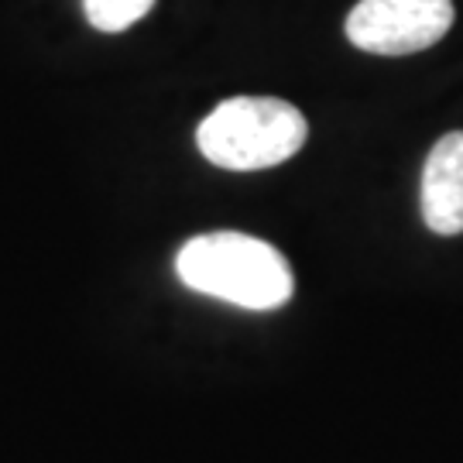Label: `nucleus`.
<instances>
[{"label":"nucleus","mask_w":463,"mask_h":463,"mask_svg":"<svg viewBox=\"0 0 463 463\" xmlns=\"http://www.w3.org/2000/svg\"><path fill=\"white\" fill-rule=\"evenodd\" d=\"M175 271L199 296H213L254 313H271L296 292L292 268L279 248L237 231L199 233L185 241Z\"/></svg>","instance_id":"nucleus-1"},{"label":"nucleus","mask_w":463,"mask_h":463,"mask_svg":"<svg viewBox=\"0 0 463 463\" xmlns=\"http://www.w3.org/2000/svg\"><path fill=\"white\" fill-rule=\"evenodd\" d=\"M309 137V124L288 99L231 97L196 128L206 162L227 172H261L288 162Z\"/></svg>","instance_id":"nucleus-2"},{"label":"nucleus","mask_w":463,"mask_h":463,"mask_svg":"<svg viewBox=\"0 0 463 463\" xmlns=\"http://www.w3.org/2000/svg\"><path fill=\"white\" fill-rule=\"evenodd\" d=\"M453 28V0H357L347 38L371 55H412L432 49Z\"/></svg>","instance_id":"nucleus-3"},{"label":"nucleus","mask_w":463,"mask_h":463,"mask_svg":"<svg viewBox=\"0 0 463 463\" xmlns=\"http://www.w3.org/2000/svg\"><path fill=\"white\" fill-rule=\"evenodd\" d=\"M422 220L432 233H463V131L443 134L422 168Z\"/></svg>","instance_id":"nucleus-4"},{"label":"nucleus","mask_w":463,"mask_h":463,"mask_svg":"<svg viewBox=\"0 0 463 463\" xmlns=\"http://www.w3.org/2000/svg\"><path fill=\"white\" fill-rule=\"evenodd\" d=\"M151 7H155V0H83L86 21L107 34L128 32Z\"/></svg>","instance_id":"nucleus-5"}]
</instances>
